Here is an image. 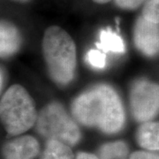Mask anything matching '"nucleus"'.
<instances>
[{
  "instance_id": "423d86ee",
  "label": "nucleus",
  "mask_w": 159,
  "mask_h": 159,
  "mask_svg": "<svg viewBox=\"0 0 159 159\" xmlns=\"http://www.w3.org/2000/svg\"><path fill=\"white\" fill-rule=\"evenodd\" d=\"M136 48L148 57L159 54V27L144 16L137 20L134 29Z\"/></svg>"
},
{
  "instance_id": "f3484780",
  "label": "nucleus",
  "mask_w": 159,
  "mask_h": 159,
  "mask_svg": "<svg viewBox=\"0 0 159 159\" xmlns=\"http://www.w3.org/2000/svg\"><path fill=\"white\" fill-rule=\"evenodd\" d=\"M76 159H99V157H97V156H95L94 154L86 153V152H80L77 155Z\"/></svg>"
},
{
  "instance_id": "7ed1b4c3",
  "label": "nucleus",
  "mask_w": 159,
  "mask_h": 159,
  "mask_svg": "<svg viewBox=\"0 0 159 159\" xmlns=\"http://www.w3.org/2000/svg\"><path fill=\"white\" fill-rule=\"evenodd\" d=\"M1 119L11 136L25 133L35 124L37 112L28 91L20 85L11 86L1 99Z\"/></svg>"
},
{
  "instance_id": "f8f14e48",
  "label": "nucleus",
  "mask_w": 159,
  "mask_h": 159,
  "mask_svg": "<svg viewBox=\"0 0 159 159\" xmlns=\"http://www.w3.org/2000/svg\"><path fill=\"white\" fill-rule=\"evenodd\" d=\"M99 159H128V147L124 142H108L99 149Z\"/></svg>"
},
{
  "instance_id": "9b49d317",
  "label": "nucleus",
  "mask_w": 159,
  "mask_h": 159,
  "mask_svg": "<svg viewBox=\"0 0 159 159\" xmlns=\"http://www.w3.org/2000/svg\"><path fill=\"white\" fill-rule=\"evenodd\" d=\"M41 159H74V153L66 143L51 140L47 141Z\"/></svg>"
},
{
  "instance_id": "39448f33",
  "label": "nucleus",
  "mask_w": 159,
  "mask_h": 159,
  "mask_svg": "<svg viewBox=\"0 0 159 159\" xmlns=\"http://www.w3.org/2000/svg\"><path fill=\"white\" fill-rule=\"evenodd\" d=\"M130 107L138 122H148L159 111V85L147 80L136 81L131 89Z\"/></svg>"
},
{
  "instance_id": "a211bd4d",
  "label": "nucleus",
  "mask_w": 159,
  "mask_h": 159,
  "mask_svg": "<svg viewBox=\"0 0 159 159\" xmlns=\"http://www.w3.org/2000/svg\"><path fill=\"white\" fill-rule=\"evenodd\" d=\"M93 1L97 2V3H98V4H105V3H108V2H110L111 0H93Z\"/></svg>"
},
{
  "instance_id": "9d476101",
  "label": "nucleus",
  "mask_w": 159,
  "mask_h": 159,
  "mask_svg": "<svg viewBox=\"0 0 159 159\" xmlns=\"http://www.w3.org/2000/svg\"><path fill=\"white\" fill-rule=\"evenodd\" d=\"M97 47L106 52L123 53L125 52V44L122 38L119 34L114 33L111 29L102 30L100 33V42L97 44Z\"/></svg>"
},
{
  "instance_id": "20e7f679",
  "label": "nucleus",
  "mask_w": 159,
  "mask_h": 159,
  "mask_svg": "<svg viewBox=\"0 0 159 159\" xmlns=\"http://www.w3.org/2000/svg\"><path fill=\"white\" fill-rule=\"evenodd\" d=\"M35 129L47 141L56 140L70 147L80 140V132L73 118L58 102H51L37 116Z\"/></svg>"
},
{
  "instance_id": "0eeeda50",
  "label": "nucleus",
  "mask_w": 159,
  "mask_h": 159,
  "mask_svg": "<svg viewBox=\"0 0 159 159\" xmlns=\"http://www.w3.org/2000/svg\"><path fill=\"white\" fill-rule=\"evenodd\" d=\"M40 151L37 140L30 135L18 137L3 147L4 159H34Z\"/></svg>"
},
{
  "instance_id": "f257e3e1",
  "label": "nucleus",
  "mask_w": 159,
  "mask_h": 159,
  "mask_svg": "<svg viewBox=\"0 0 159 159\" xmlns=\"http://www.w3.org/2000/svg\"><path fill=\"white\" fill-rule=\"evenodd\" d=\"M72 114L80 124L114 134L124 126L125 111L112 87L98 84L84 91L72 104Z\"/></svg>"
},
{
  "instance_id": "f03ea898",
  "label": "nucleus",
  "mask_w": 159,
  "mask_h": 159,
  "mask_svg": "<svg viewBox=\"0 0 159 159\" xmlns=\"http://www.w3.org/2000/svg\"><path fill=\"white\" fill-rule=\"evenodd\" d=\"M43 51L52 80L60 86L70 83L76 68V48L68 33L59 27H50L44 33Z\"/></svg>"
},
{
  "instance_id": "4468645a",
  "label": "nucleus",
  "mask_w": 159,
  "mask_h": 159,
  "mask_svg": "<svg viewBox=\"0 0 159 159\" xmlns=\"http://www.w3.org/2000/svg\"><path fill=\"white\" fill-rule=\"evenodd\" d=\"M86 59L91 66L97 69H102L106 64L105 54L97 50H90L89 51Z\"/></svg>"
},
{
  "instance_id": "2eb2a0df",
  "label": "nucleus",
  "mask_w": 159,
  "mask_h": 159,
  "mask_svg": "<svg viewBox=\"0 0 159 159\" xmlns=\"http://www.w3.org/2000/svg\"><path fill=\"white\" fill-rule=\"evenodd\" d=\"M147 0H115L116 5L122 9L133 10L142 5Z\"/></svg>"
},
{
  "instance_id": "6ab92c4d",
  "label": "nucleus",
  "mask_w": 159,
  "mask_h": 159,
  "mask_svg": "<svg viewBox=\"0 0 159 159\" xmlns=\"http://www.w3.org/2000/svg\"><path fill=\"white\" fill-rule=\"evenodd\" d=\"M13 1H16V2H20V3H27L30 0H13Z\"/></svg>"
},
{
  "instance_id": "6e6552de",
  "label": "nucleus",
  "mask_w": 159,
  "mask_h": 159,
  "mask_svg": "<svg viewBox=\"0 0 159 159\" xmlns=\"http://www.w3.org/2000/svg\"><path fill=\"white\" fill-rule=\"evenodd\" d=\"M0 39V53L2 57H8L13 55L20 46V33L11 23L1 22Z\"/></svg>"
},
{
  "instance_id": "1a4fd4ad",
  "label": "nucleus",
  "mask_w": 159,
  "mask_h": 159,
  "mask_svg": "<svg viewBox=\"0 0 159 159\" xmlns=\"http://www.w3.org/2000/svg\"><path fill=\"white\" fill-rule=\"evenodd\" d=\"M136 140L147 150H159V122H144L137 130Z\"/></svg>"
},
{
  "instance_id": "ddd939ff",
  "label": "nucleus",
  "mask_w": 159,
  "mask_h": 159,
  "mask_svg": "<svg viewBox=\"0 0 159 159\" xmlns=\"http://www.w3.org/2000/svg\"><path fill=\"white\" fill-rule=\"evenodd\" d=\"M142 16L149 20L159 27V0H149L145 5Z\"/></svg>"
},
{
  "instance_id": "dca6fc26",
  "label": "nucleus",
  "mask_w": 159,
  "mask_h": 159,
  "mask_svg": "<svg viewBox=\"0 0 159 159\" xmlns=\"http://www.w3.org/2000/svg\"><path fill=\"white\" fill-rule=\"evenodd\" d=\"M129 159H159V154L152 151L140 150L131 154Z\"/></svg>"
}]
</instances>
